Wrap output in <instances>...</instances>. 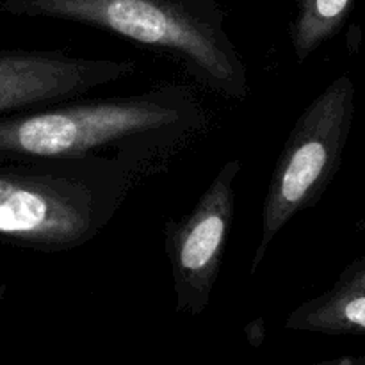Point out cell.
I'll return each mask as SVG.
<instances>
[{
	"instance_id": "5",
	"label": "cell",
	"mask_w": 365,
	"mask_h": 365,
	"mask_svg": "<svg viewBox=\"0 0 365 365\" xmlns=\"http://www.w3.org/2000/svg\"><path fill=\"white\" fill-rule=\"evenodd\" d=\"M241 171L239 159L225 163L195 209L164 227L177 312L202 316L209 309L234 220L235 182Z\"/></svg>"
},
{
	"instance_id": "4",
	"label": "cell",
	"mask_w": 365,
	"mask_h": 365,
	"mask_svg": "<svg viewBox=\"0 0 365 365\" xmlns=\"http://www.w3.org/2000/svg\"><path fill=\"white\" fill-rule=\"evenodd\" d=\"M353 116L355 84L349 75L331 81L299 114L267 185L260 239L252 259L253 274L277 235L296 214L319 202L341 170Z\"/></svg>"
},
{
	"instance_id": "6",
	"label": "cell",
	"mask_w": 365,
	"mask_h": 365,
	"mask_svg": "<svg viewBox=\"0 0 365 365\" xmlns=\"http://www.w3.org/2000/svg\"><path fill=\"white\" fill-rule=\"evenodd\" d=\"M134 70V61L73 57L61 50H6L0 52V116L78 98Z\"/></svg>"
},
{
	"instance_id": "7",
	"label": "cell",
	"mask_w": 365,
	"mask_h": 365,
	"mask_svg": "<svg viewBox=\"0 0 365 365\" xmlns=\"http://www.w3.org/2000/svg\"><path fill=\"white\" fill-rule=\"evenodd\" d=\"M291 331L365 335V253L342 269L331 289L296 307L285 319Z\"/></svg>"
},
{
	"instance_id": "1",
	"label": "cell",
	"mask_w": 365,
	"mask_h": 365,
	"mask_svg": "<svg viewBox=\"0 0 365 365\" xmlns=\"http://www.w3.org/2000/svg\"><path fill=\"white\" fill-rule=\"evenodd\" d=\"M0 166V241L46 253L96 237L125 203L141 157L91 153Z\"/></svg>"
},
{
	"instance_id": "8",
	"label": "cell",
	"mask_w": 365,
	"mask_h": 365,
	"mask_svg": "<svg viewBox=\"0 0 365 365\" xmlns=\"http://www.w3.org/2000/svg\"><path fill=\"white\" fill-rule=\"evenodd\" d=\"M356 0H296L291 43L296 63L303 64L321 45L330 41L351 14Z\"/></svg>"
},
{
	"instance_id": "10",
	"label": "cell",
	"mask_w": 365,
	"mask_h": 365,
	"mask_svg": "<svg viewBox=\"0 0 365 365\" xmlns=\"http://www.w3.org/2000/svg\"><path fill=\"white\" fill-rule=\"evenodd\" d=\"M6 292H7V285L0 284V303H2V299L6 298Z\"/></svg>"
},
{
	"instance_id": "2",
	"label": "cell",
	"mask_w": 365,
	"mask_h": 365,
	"mask_svg": "<svg viewBox=\"0 0 365 365\" xmlns=\"http://www.w3.org/2000/svg\"><path fill=\"white\" fill-rule=\"evenodd\" d=\"M203 114L191 89L166 84L116 98L53 103L0 116V160L63 159L170 148L198 130Z\"/></svg>"
},
{
	"instance_id": "9",
	"label": "cell",
	"mask_w": 365,
	"mask_h": 365,
	"mask_svg": "<svg viewBox=\"0 0 365 365\" xmlns=\"http://www.w3.org/2000/svg\"><path fill=\"white\" fill-rule=\"evenodd\" d=\"M316 365H365V355L360 356H342V359L327 360V362H319Z\"/></svg>"
},
{
	"instance_id": "3",
	"label": "cell",
	"mask_w": 365,
	"mask_h": 365,
	"mask_svg": "<svg viewBox=\"0 0 365 365\" xmlns=\"http://www.w3.org/2000/svg\"><path fill=\"white\" fill-rule=\"evenodd\" d=\"M0 9L75 21L166 50L212 91L234 100L250 93L245 61L216 0H2Z\"/></svg>"
}]
</instances>
